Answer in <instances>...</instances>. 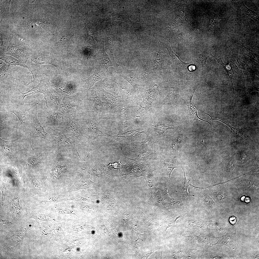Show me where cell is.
<instances>
[{"label": "cell", "mask_w": 259, "mask_h": 259, "mask_svg": "<svg viewBox=\"0 0 259 259\" xmlns=\"http://www.w3.org/2000/svg\"><path fill=\"white\" fill-rule=\"evenodd\" d=\"M37 104L20 105L11 103H5L0 106V110L11 112L15 114L20 121L25 133L31 131L32 112Z\"/></svg>", "instance_id": "1"}, {"label": "cell", "mask_w": 259, "mask_h": 259, "mask_svg": "<svg viewBox=\"0 0 259 259\" xmlns=\"http://www.w3.org/2000/svg\"><path fill=\"white\" fill-rule=\"evenodd\" d=\"M77 117L78 123L83 135L91 137L109 136L105 133L99 125L97 121L98 118L94 116L84 112L79 114Z\"/></svg>", "instance_id": "2"}, {"label": "cell", "mask_w": 259, "mask_h": 259, "mask_svg": "<svg viewBox=\"0 0 259 259\" xmlns=\"http://www.w3.org/2000/svg\"><path fill=\"white\" fill-rule=\"evenodd\" d=\"M59 112L68 118L78 116L85 112L82 98L64 96L60 103Z\"/></svg>", "instance_id": "3"}, {"label": "cell", "mask_w": 259, "mask_h": 259, "mask_svg": "<svg viewBox=\"0 0 259 259\" xmlns=\"http://www.w3.org/2000/svg\"><path fill=\"white\" fill-rule=\"evenodd\" d=\"M82 99L85 112L97 118L99 112H103V103L99 96L97 95L95 88L88 89L86 94Z\"/></svg>", "instance_id": "4"}, {"label": "cell", "mask_w": 259, "mask_h": 259, "mask_svg": "<svg viewBox=\"0 0 259 259\" xmlns=\"http://www.w3.org/2000/svg\"><path fill=\"white\" fill-rule=\"evenodd\" d=\"M51 90V88L47 85L45 82L43 80H41L38 85L26 92H23L18 89H15L11 97L10 100L12 101L11 103L18 104H24V99L26 96L38 93L43 94L45 99Z\"/></svg>", "instance_id": "5"}, {"label": "cell", "mask_w": 259, "mask_h": 259, "mask_svg": "<svg viewBox=\"0 0 259 259\" xmlns=\"http://www.w3.org/2000/svg\"><path fill=\"white\" fill-rule=\"evenodd\" d=\"M44 112V121L47 126L55 127L56 130H61L66 125L69 120V118L59 112L47 108Z\"/></svg>", "instance_id": "6"}, {"label": "cell", "mask_w": 259, "mask_h": 259, "mask_svg": "<svg viewBox=\"0 0 259 259\" xmlns=\"http://www.w3.org/2000/svg\"><path fill=\"white\" fill-rule=\"evenodd\" d=\"M95 88L99 93V96L103 103V112L112 113L123 102L121 97L115 96L101 88L96 86Z\"/></svg>", "instance_id": "7"}, {"label": "cell", "mask_w": 259, "mask_h": 259, "mask_svg": "<svg viewBox=\"0 0 259 259\" xmlns=\"http://www.w3.org/2000/svg\"><path fill=\"white\" fill-rule=\"evenodd\" d=\"M51 138L57 145L60 147H73L79 145L78 141L65 135L62 131L54 130L49 126L46 127Z\"/></svg>", "instance_id": "8"}, {"label": "cell", "mask_w": 259, "mask_h": 259, "mask_svg": "<svg viewBox=\"0 0 259 259\" xmlns=\"http://www.w3.org/2000/svg\"><path fill=\"white\" fill-rule=\"evenodd\" d=\"M115 68L118 75L126 80L135 90L138 89L140 78V70L138 69L130 70L119 65Z\"/></svg>", "instance_id": "9"}, {"label": "cell", "mask_w": 259, "mask_h": 259, "mask_svg": "<svg viewBox=\"0 0 259 259\" xmlns=\"http://www.w3.org/2000/svg\"><path fill=\"white\" fill-rule=\"evenodd\" d=\"M66 135L74 137L80 141H82L84 135L79 124L77 116L69 118L68 121L61 130Z\"/></svg>", "instance_id": "10"}, {"label": "cell", "mask_w": 259, "mask_h": 259, "mask_svg": "<svg viewBox=\"0 0 259 259\" xmlns=\"http://www.w3.org/2000/svg\"><path fill=\"white\" fill-rule=\"evenodd\" d=\"M37 105L33 109L32 112V122L31 130L32 136L46 139H51L49 134L46 132L43 126L38 120L37 117Z\"/></svg>", "instance_id": "11"}, {"label": "cell", "mask_w": 259, "mask_h": 259, "mask_svg": "<svg viewBox=\"0 0 259 259\" xmlns=\"http://www.w3.org/2000/svg\"><path fill=\"white\" fill-rule=\"evenodd\" d=\"M94 59L98 65L100 67L106 74L108 76L111 75L108 69L109 67L112 66V63L110 58L105 52L104 43H102L99 51L95 54Z\"/></svg>", "instance_id": "12"}, {"label": "cell", "mask_w": 259, "mask_h": 259, "mask_svg": "<svg viewBox=\"0 0 259 259\" xmlns=\"http://www.w3.org/2000/svg\"><path fill=\"white\" fill-rule=\"evenodd\" d=\"M96 87L102 88L115 96L121 97L116 82V79L111 75L99 82Z\"/></svg>", "instance_id": "13"}, {"label": "cell", "mask_w": 259, "mask_h": 259, "mask_svg": "<svg viewBox=\"0 0 259 259\" xmlns=\"http://www.w3.org/2000/svg\"><path fill=\"white\" fill-rule=\"evenodd\" d=\"M0 59L3 60L8 66H19L27 68L31 73L33 80H35L37 79L38 71L35 66H28L24 62L11 56L3 55L0 56Z\"/></svg>", "instance_id": "14"}, {"label": "cell", "mask_w": 259, "mask_h": 259, "mask_svg": "<svg viewBox=\"0 0 259 259\" xmlns=\"http://www.w3.org/2000/svg\"><path fill=\"white\" fill-rule=\"evenodd\" d=\"M108 76L97 65L92 75L86 80L82 81L81 85L83 87L89 89L92 88L96 82Z\"/></svg>", "instance_id": "15"}, {"label": "cell", "mask_w": 259, "mask_h": 259, "mask_svg": "<svg viewBox=\"0 0 259 259\" xmlns=\"http://www.w3.org/2000/svg\"><path fill=\"white\" fill-rule=\"evenodd\" d=\"M64 96L52 89L45 99L47 107L59 112L60 104Z\"/></svg>", "instance_id": "16"}, {"label": "cell", "mask_w": 259, "mask_h": 259, "mask_svg": "<svg viewBox=\"0 0 259 259\" xmlns=\"http://www.w3.org/2000/svg\"><path fill=\"white\" fill-rule=\"evenodd\" d=\"M170 85L169 92L162 102L163 105L175 104L180 97L178 88L175 82L171 78L170 79Z\"/></svg>", "instance_id": "17"}, {"label": "cell", "mask_w": 259, "mask_h": 259, "mask_svg": "<svg viewBox=\"0 0 259 259\" xmlns=\"http://www.w3.org/2000/svg\"><path fill=\"white\" fill-rule=\"evenodd\" d=\"M122 105L117 107L112 113L115 114L114 118L116 125L119 128L127 124L128 121L127 110L125 107H122Z\"/></svg>", "instance_id": "18"}, {"label": "cell", "mask_w": 259, "mask_h": 259, "mask_svg": "<svg viewBox=\"0 0 259 259\" xmlns=\"http://www.w3.org/2000/svg\"><path fill=\"white\" fill-rule=\"evenodd\" d=\"M95 6L101 12L104 16L109 20H119L126 22L134 27L136 24L132 22L127 17L124 15L116 14L111 12L101 7L97 4Z\"/></svg>", "instance_id": "19"}, {"label": "cell", "mask_w": 259, "mask_h": 259, "mask_svg": "<svg viewBox=\"0 0 259 259\" xmlns=\"http://www.w3.org/2000/svg\"><path fill=\"white\" fill-rule=\"evenodd\" d=\"M112 33L111 25V24H108L105 28L106 40L109 47L110 59L112 63L114 65H116L117 63L115 60L114 55V45Z\"/></svg>", "instance_id": "20"}, {"label": "cell", "mask_w": 259, "mask_h": 259, "mask_svg": "<svg viewBox=\"0 0 259 259\" xmlns=\"http://www.w3.org/2000/svg\"><path fill=\"white\" fill-rule=\"evenodd\" d=\"M194 91L191 94L183 99L185 103L188 106L190 115L193 120H200L206 122L211 125L209 122L200 118L198 116L197 110L193 105L192 102V99Z\"/></svg>", "instance_id": "21"}, {"label": "cell", "mask_w": 259, "mask_h": 259, "mask_svg": "<svg viewBox=\"0 0 259 259\" xmlns=\"http://www.w3.org/2000/svg\"><path fill=\"white\" fill-rule=\"evenodd\" d=\"M151 57L148 59L147 62L141 70L140 71V77L144 81H148L153 76V69L151 67Z\"/></svg>", "instance_id": "22"}, {"label": "cell", "mask_w": 259, "mask_h": 259, "mask_svg": "<svg viewBox=\"0 0 259 259\" xmlns=\"http://www.w3.org/2000/svg\"><path fill=\"white\" fill-rule=\"evenodd\" d=\"M7 54L23 61L26 62L27 59L24 52L21 49L15 46H11L8 48Z\"/></svg>", "instance_id": "23"}, {"label": "cell", "mask_w": 259, "mask_h": 259, "mask_svg": "<svg viewBox=\"0 0 259 259\" xmlns=\"http://www.w3.org/2000/svg\"><path fill=\"white\" fill-rule=\"evenodd\" d=\"M159 92L158 86L155 84L151 88L143 93L142 97L143 99H147L152 103L156 99Z\"/></svg>", "instance_id": "24"}, {"label": "cell", "mask_w": 259, "mask_h": 259, "mask_svg": "<svg viewBox=\"0 0 259 259\" xmlns=\"http://www.w3.org/2000/svg\"><path fill=\"white\" fill-rule=\"evenodd\" d=\"M116 82L121 99H127L130 98L132 94L130 89L120 80L116 79Z\"/></svg>", "instance_id": "25"}, {"label": "cell", "mask_w": 259, "mask_h": 259, "mask_svg": "<svg viewBox=\"0 0 259 259\" xmlns=\"http://www.w3.org/2000/svg\"><path fill=\"white\" fill-rule=\"evenodd\" d=\"M170 43V41L168 40L165 43H164L163 45L167 49L169 54L171 57L174 64L177 66H183L189 64L182 61L179 57L173 51L171 47Z\"/></svg>", "instance_id": "26"}, {"label": "cell", "mask_w": 259, "mask_h": 259, "mask_svg": "<svg viewBox=\"0 0 259 259\" xmlns=\"http://www.w3.org/2000/svg\"><path fill=\"white\" fill-rule=\"evenodd\" d=\"M31 59L32 62L36 65L49 64L57 67L53 59L46 56L35 55L32 56Z\"/></svg>", "instance_id": "27"}, {"label": "cell", "mask_w": 259, "mask_h": 259, "mask_svg": "<svg viewBox=\"0 0 259 259\" xmlns=\"http://www.w3.org/2000/svg\"><path fill=\"white\" fill-rule=\"evenodd\" d=\"M12 141H7L0 138V146L4 153L10 159H12L14 155L12 145Z\"/></svg>", "instance_id": "28"}, {"label": "cell", "mask_w": 259, "mask_h": 259, "mask_svg": "<svg viewBox=\"0 0 259 259\" xmlns=\"http://www.w3.org/2000/svg\"><path fill=\"white\" fill-rule=\"evenodd\" d=\"M153 106L152 103L146 100L143 99L137 111L136 117H139L143 116L150 110Z\"/></svg>", "instance_id": "29"}, {"label": "cell", "mask_w": 259, "mask_h": 259, "mask_svg": "<svg viewBox=\"0 0 259 259\" xmlns=\"http://www.w3.org/2000/svg\"><path fill=\"white\" fill-rule=\"evenodd\" d=\"M143 176L151 189V198L154 192L157 189L156 181V180L157 179V178H156L153 177L152 172H150L146 174Z\"/></svg>", "instance_id": "30"}, {"label": "cell", "mask_w": 259, "mask_h": 259, "mask_svg": "<svg viewBox=\"0 0 259 259\" xmlns=\"http://www.w3.org/2000/svg\"><path fill=\"white\" fill-rule=\"evenodd\" d=\"M216 59L218 62L223 66L226 71L227 75L229 76L231 83V87L232 88L234 92V88L232 81L233 76L234 73V68L231 63L229 62L227 63L226 64L223 63L221 57L216 58Z\"/></svg>", "instance_id": "31"}, {"label": "cell", "mask_w": 259, "mask_h": 259, "mask_svg": "<svg viewBox=\"0 0 259 259\" xmlns=\"http://www.w3.org/2000/svg\"><path fill=\"white\" fill-rule=\"evenodd\" d=\"M152 127L154 131L157 132L159 136L162 135L164 132L168 129H173L174 128L164 125H154L152 124L147 125Z\"/></svg>", "instance_id": "32"}, {"label": "cell", "mask_w": 259, "mask_h": 259, "mask_svg": "<svg viewBox=\"0 0 259 259\" xmlns=\"http://www.w3.org/2000/svg\"><path fill=\"white\" fill-rule=\"evenodd\" d=\"M182 15H181V17H180V15H179V16L177 17V18L175 19L166 28H168L169 29H173L178 26L181 25L183 24H184V23L182 22L183 21V20L184 21L185 20V18H184L183 19V15L182 14Z\"/></svg>", "instance_id": "33"}, {"label": "cell", "mask_w": 259, "mask_h": 259, "mask_svg": "<svg viewBox=\"0 0 259 259\" xmlns=\"http://www.w3.org/2000/svg\"><path fill=\"white\" fill-rule=\"evenodd\" d=\"M41 158L39 156H33L27 159V165L30 167H34L41 163Z\"/></svg>", "instance_id": "34"}, {"label": "cell", "mask_w": 259, "mask_h": 259, "mask_svg": "<svg viewBox=\"0 0 259 259\" xmlns=\"http://www.w3.org/2000/svg\"><path fill=\"white\" fill-rule=\"evenodd\" d=\"M162 55L161 51L159 50L157 54L154 61V65L153 70H156L159 69L162 66Z\"/></svg>", "instance_id": "35"}, {"label": "cell", "mask_w": 259, "mask_h": 259, "mask_svg": "<svg viewBox=\"0 0 259 259\" xmlns=\"http://www.w3.org/2000/svg\"><path fill=\"white\" fill-rule=\"evenodd\" d=\"M163 163L167 169L170 183L171 176L172 171L175 168L180 167L181 165H177L173 162L170 161H164Z\"/></svg>", "instance_id": "36"}, {"label": "cell", "mask_w": 259, "mask_h": 259, "mask_svg": "<svg viewBox=\"0 0 259 259\" xmlns=\"http://www.w3.org/2000/svg\"><path fill=\"white\" fill-rule=\"evenodd\" d=\"M183 171L185 180L184 184L182 190V193L183 196L185 197H188L189 196L192 195L189 194L188 192V186L190 180H188L186 178L184 168L182 169Z\"/></svg>", "instance_id": "37"}, {"label": "cell", "mask_w": 259, "mask_h": 259, "mask_svg": "<svg viewBox=\"0 0 259 259\" xmlns=\"http://www.w3.org/2000/svg\"><path fill=\"white\" fill-rule=\"evenodd\" d=\"M149 151H145L140 153L136 158L133 159L135 161H142L146 160L150 154Z\"/></svg>", "instance_id": "38"}, {"label": "cell", "mask_w": 259, "mask_h": 259, "mask_svg": "<svg viewBox=\"0 0 259 259\" xmlns=\"http://www.w3.org/2000/svg\"><path fill=\"white\" fill-rule=\"evenodd\" d=\"M84 24L85 28L87 31V32L88 35L89 36L91 37L93 39H95L96 40L93 31L90 27L88 24L86 22V20L84 22Z\"/></svg>", "instance_id": "39"}, {"label": "cell", "mask_w": 259, "mask_h": 259, "mask_svg": "<svg viewBox=\"0 0 259 259\" xmlns=\"http://www.w3.org/2000/svg\"><path fill=\"white\" fill-rule=\"evenodd\" d=\"M4 174L3 173V177L1 184V190L2 193V201L3 203L4 200L6 195V187L5 185V178Z\"/></svg>", "instance_id": "40"}, {"label": "cell", "mask_w": 259, "mask_h": 259, "mask_svg": "<svg viewBox=\"0 0 259 259\" xmlns=\"http://www.w3.org/2000/svg\"><path fill=\"white\" fill-rule=\"evenodd\" d=\"M8 66L6 63H4L3 66L0 68V77H3L5 76L8 68Z\"/></svg>", "instance_id": "41"}, {"label": "cell", "mask_w": 259, "mask_h": 259, "mask_svg": "<svg viewBox=\"0 0 259 259\" xmlns=\"http://www.w3.org/2000/svg\"><path fill=\"white\" fill-rule=\"evenodd\" d=\"M207 59V57L205 55L200 54L198 59V62L201 65H204L205 64Z\"/></svg>", "instance_id": "42"}, {"label": "cell", "mask_w": 259, "mask_h": 259, "mask_svg": "<svg viewBox=\"0 0 259 259\" xmlns=\"http://www.w3.org/2000/svg\"><path fill=\"white\" fill-rule=\"evenodd\" d=\"M249 159L247 154L245 152H243L240 154V161L242 163L246 162Z\"/></svg>", "instance_id": "43"}, {"label": "cell", "mask_w": 259, "mask_h": 259, "mask_svg": "<svg viewBox=\"0 0 259 259\" xmlns=\"http://www.w3.org/2000/svg\"><path fill=\"white\" fill-rule=\"evenodd\" d=\"M93 50L92 47H87L85 50L84 54L85 56L86 57V58L87 63L88 58L92 52Z\"/></svg>", "instance_id": "44"}, {"label": "cell", "mask_w": 259, "mask_h": 259, "mask_svg": "<svg viewBox=\"0 0 259 259\" xmlns=\"http://www.w3.org/2000/svg\"><path fill=\"white\" fill-rule=\"evenodd\" d=\"M234 167V164L232 161V158H230L228 164L227 168L228 170L231 171L233 169Z\"/></svg>", "instance_id": "45"}, {"label": "cell", "mask_w": 259, "mask_h": 259, "mask_svg": "<svg viewBox=\"0 0 259 259\" xmlns=\"http://www.w3.org/2000/svg\"><path fill=\"white\" fill-rule=\"evenodd\" d=\"M14 172L16 177H17L19 179L22 180V178H23L21 174L22 172L21 171H20L18 169L16 168L14 170Z\"/></svg>", "instance_id": "46"}, {"label": "cell", "mask_w": 259, "mask_h": 259, "mask_svg": "<svg viewBox=\"0 0 259 259\" xmlns=\"http://www.w3.org/2000/svg\"><path fill=\"white\" fill-rule=\"evenodd\" d=\"M158 248H155L153 249L152 250L148 252L146 254L143 256L142 258L147 259L154 252L158 249Z\"/></svg>", "instance_id": "47"}, {"label": "cell", "mask_w": 259, "mask_h": 259, "mask_svg": "<svg viewBox=\"0 0 259 259\" xmlns=\"http://www.w3.org/2000/svg\"><path fill=\"white\" fill-rule=\"evenodd\" d=\"M145 222L146 226L148 228L150 229H152L153 226V224H152L151 222L147 219L146 217L145 216Z\"/></svg>", "instance_id": "48"}, {"label": "cell", "mask_w": 259, "mask_h": 259, "mask_svg": "<svg viewBox=\"0 0 259 259\" xmlns=\"http://www.w3.org/2000/svg\"><path fill=\"white\" fill-rule=\"evenodd\" d=\"M237 219L234 216H232L229 219V221L230 223L232 224L235 225L237 221Z\"/></svg>", "instance_id": "49"}, {"label": "cell", "mask_w": 259, "mask_h": 259, "mask_svg": "<svg viewBox=\"0 0 259 259\" xmlns=\"http://www.w3.org/2000/svg\"><path fill=\"white\" fill-rule=\"evenodd\" d=\"M217 197L218 198V199L220 200H222L224 199V194L220 192H219L218 193V194H217Z\"/></svg>", "instance_id": "50"}, {"label": "cell", "mask_w": 259, "mask_h": 259, "mask_svg": "<svg viewBox=\"0 0 259 259\" xmlns=\"http://www.w3.org/2000/svg\"><path fill=\"white\" fill-rule=\"evenodd\" d=\"M1 222L4 224L7 225H12V223L9 222L8 220H2Z\"/></svg>", "instance_id": "51"}, {"label": "cell", "mask_w": 259, "mask_h": 259, "mask_svg": "<svg viewBox=\"0 0 259 259\" xmlns=\"http://www.w3.org/2000/svg\"><path fill=\"white\" fill-rule=\"evenodd\" d=\"M195 66L193 65H190L188 68L189 70L190 71H193L195 70Z\"/></svg>", "instance_id": "52"}, {"label": "cell", "mask_w": 259, "mask_h": 259, "mask_svg": "<svg viewBox=\"0 0 259 259\" xmlns=\"http://www.w3.org/2000/svg\"><path fill=\"white\" fill-rule=\"evenodd\" d=\"M0 45L2 46L3 44V40L2 37V35H0Z\"/></svg>", "instance_id": "53"}, {"label": "cell", "mask_w": 259, "mask_h": 259, "mask_svg": "<svg viewBox=\"0 0 259 259\" xmlns=\"http://www.w3.org/2000/svg\"><path fill=\"white\" fill-rule=\"evenodd\" d=\"M250 200L248 198H246L245 200V201L247 202H248L250 201Z\"/></svg>", "instance_id": "54"}, {"label": "cell", "mask_w": 259, "mask_h": 259, "mask_svg": "<svg viewBox=\"0 0 259 259\" xmlns=\"http://www.w3.org/2000/svg\"><path fill=\"white\" fill-rule=\"evenodd\" d=\"M245 198V197L243 196L241 198V200H244Z\"/></svg>", "instance_id": "55"}]
</instances>
